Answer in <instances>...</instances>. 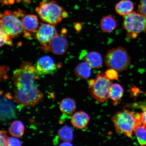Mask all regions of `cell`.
I'll list each match as a JSON object with an SVG mask.
<instances>
[{
  "mask_svg": "<svg viewBox=\"0 0 146 146\" xmlns=\"http://www.w3.org/2000/svg\"><path fill=\"white\" fill-rule=\"evenodd\" d=\"M6 131H1L0 132L1 146H8V140L9 137L7 136Z\"/></svg>",
  "mask_w": 146,
  "mask_h": 146,
  "instance_id": "obj_24",
  "label": "cell"
},
{
  "mask_svg": "<svg viewBox=\"0 0 146 146\" xmlns=\"http://www.w3.org/2000/svg\"><path fill=\"white\" fill-rule=\"evenodd\" d=\"M85 60L91 68H98L103 65V59L101 54L96 51H91L88 53L85 56Z\"/></svg>",
  "mask_w": 146,
  "mask_h": 146,
  "instance_id": "obj_13",
  "label": "cell"
},
{
  "mask_svg": "<svg viewBox=\"0 0 146 146\" xmlns=\"http://www.w3.org/2000/svg\"><path fill=\"white\" fill-rule=\"evenodd\" d=\"M25 126L22 122L19 120H16L11 123L9 128L10 134L14 137H21L24 133Z\"/></svg>",
  "mask_w": 146,
  "mask_h": 146,
  "instance_id": "obj_19",
  "label": "cell"
},
{
  "mask_svg": "<svg viewBox=\"0 0 146 146\" xmlns=\"http://www.w3.org/2000/svg\"><path fill=\"white\" fill-rule=\"evenodd\" d=\"M59 108L60 111L63 113L68 115L72 114L76 110V104L72 98H64L60 103Z\"/></svg>",
  "mask_w": 146,
  "mask_h": 146,
  "instance_id": "obj_17",
  "label": "cell"
},
{
  "mask_svg": "<svg viewBox=\"0 0 146 146\" xmlns=\"http://www.w3.org/2000/svg\"><path fill=\"white\" fill-rule=\"evenodd\" d=\"M91 68L90 65L85 61L81 62L74 69V74L76 77L79 79H87L91 76Z\"/></svg>",
  "mask_w": 146,
  "mask_h": 146,
  "instance_id": "obj_15",
  "label": "cell"
},
{
  "mask_svg": "<svg viewBox=\"0 0 146 146\" xmlns=\"http://www.w3.org/2000/svg\"><path fill=\"white\" fill-rule=\"evenodd\" d=\"M41 50L48 51L57 55H62L66 52L68 47L67 40L59 35L56 36L45 46H39Z\"/></svg>",
  "mask_w": 146,
  "mask_h": 146,
  "instance_id": "obj_10",
  "label": "cell"
},
{
  "mask_svg": "<svg viewBox=\"0 0 146 146\" xmlns=\"http://www.w3.org/2000/svg\"><path fill=\"white\" fill-rule=\"evenodd\" d=\"M25 12L20 9L14 11L7 10L1 14V27L11 38L17 37L21 35L24 29L19 18L25 16Z\"/></svg>",
  "mask_w": 146,
  "mask_h": 146,
  "instance_id": "obj_4",
  "label": "cell"
},
{
  "mask_svg": "<svg viewBox=\"0 0 146 146\" xmlns=\"http://www.w3.org/2000/svg\"><path fill=\"white\" fill-rule=\"evenodd\" d=\"M15 137H9L8 146H21L22 143L21 141Z\"/></svg>",
  "mask_w": 146,
  "mask_h": 146,
  "instance_id": "obj_25",
  "label": "cell"
},
{
  "mask_svg": "<svg viewBox=\"0 0 146 146\" xmlns=\"http://www.w3.org/2000/svg\"><path fill=\"white\" fill-rule=\"evenodd\" d=\"M10 36L7 33L3 28L1 27V46L5 44L9 46H13Z\"/></svg>",
  "mask_w": 146,
  "mask_h": 146,
  "instance_id": "obj_22",
  "label": "cell"
},
{
  "mask_svg": "<svg viewBox=\"0 0 146 146\" xmlns=\"http://www.w3.org/2000/svg\"><path fill=\"white\" fill-rule=\"evenodd\" d=\"M134 132L140 145H146V126L144 124H139L137 127Z\"/></svg>",
  "mask_w": 146,
  "mask_h": 146,
  "instance_id": "obj_21",
  "label": "cell"
},
{
  "mask_svg": "<svg viewBox=\"0 0 146 146\" xmlns=\"http://www.w3.org/2000/svg\"><path fill=\"white\" fill-rule=\"evenodd\" d=\"M58 134L60 139L63 141L70 142L73 139L72 129L68 126L64 125L58 131Z\"/></svg>",
  "mask_w": 146,
  "mask_h": 146,
  "instance_id": "obj_20",
  "label": "cell"
},
{
  "mask_svg": "<svg viewBox=\"0 0 146 146\" xmlns=\"http://www.w3.org/2000/svg\"><path fill=\"white\" fill-rule=\"evenodd\" d=\"M112 120L117 132L129 137L132 136L137 127L142 123L140 113H134L126 109L117 112Z\"/></svg>",
  "mask_w": 146,
  "mask_h": 146,
  "instance_id": "obj_2",
  "label": "cell"
},
{
  "mask_svg": "<svg viewBox=\"0 0 146 146\" xmlns=\"http://www.w3.org/2000/svg\"><path fill=\"white\" fill-rule=\"evenodd\" d=\"M139 6L146 8V0H140V3Z\"/></svg>",
  "mask_w": 146,
  "mask_h": 146,
  "instance_id": "obj_29",
  "label": "cell"
},
{
  "mask_svg": "<svg viewBox=\"0 0 146 146\" xmlns=\"http://www.w3.org/2000/svg\"><path fill=\"white\" fill-rule=\"evenodd\" d=\"M131 60L127 50L120 46L108 51L105 55L104 62L108 68L121 72L127 68L130 64Z\"/></svg>",
  "mask_w": 146,
  "mask_h": 146,
  "instance_id": "obj_5",
  "label": "cell"
},
{
  "mask_svg": "<svg viewBox=\"0 0 146 146\" xmlns=\"http://www.w3.org/2000/svg\"><path fill=\"white\" fill-rule=\"evenodd\" d=\"M60 146H71L72 145L70 142L64 141L63 143H61L60 145Z\"/></svg>",
  "mask_w": 146,
  "mask_h": 146,
  "instance_id": "obj_30",
  "label": "cell"
},
{
  "mask_svg": "<svg viewBox=\"0 0 146 146\" xmlns=\"http://www.w3.org/2000/svg\"><path fill=\"white\" fill-rule=\"evenodd\" d=\"M36 33V39L43 46H47L53 38L59 35L55 25L49 23H40Z\"/></svg>",
  "mask_w": 146,
  "mask_h": 146,
  "instance_id": "obj_9",
  "label": "cell"
},
{
  "mask_svg": "<svg viewBox=\"0 0 146 146\" xmlns=\"http://www.w3.org/2000/svg\"><path fill=\"white\" fill-rule=\"evenodd\" d=\"M134 8L133 3L130 0H121L115 6V10L117 13L124 16L132 12Z\"/></svg>",
  "mask_w": 146,
  "mask_h": 146,
  "instance_id": "obj_14",
  "label": "cell"
},
{
  "mask_svg": "<svg viewBox=\"0 0 146 146\" xmlns=\"http://www.w3.org/2000/svg\"><path fill=\"white\" fill-rule=\"evenodd\" d=\"M21 1V0H17V2H20ZM23 1L27 3H30V0H23Z\"/></svg>",
  "mask_w": 146,
  "mask_h": 146,
  "instance_id": "obj_31",
  "label": "cell"
},
{
  "mask_svg": "<svg viewBox=\"0 0 146 146\" xmlns=\"http://www.w3.org/2000/svg\"><path fill=\"white\" fill-rule=\"evenodd\" d=\"M112 81L105 74L98 73L94 79L90 80L88 85L91 95L96 101L103 103L109 97L108 94Z\"/></svg>",
  "mask_w": 146,
  "mask_h": 146,
  "instance_id": "obj_6",
  "label": "cell"
},
{
  "mask_svg": "<svg viewBox=\"0 0 146 146\" xmlns=\"http://www.w3.org/2000/svg\"><path fill=\"white\" fill-rule=\"evenodd\" d=\"M0 2L2 6H4L13 4L15 0H0Z\"/></svg>",
  "mask_w": 146,
  "mask_h": 146,
  "instance_id": "obj_27",
  "label": "cell"
},
{
  "mask_svg": "<svg viewBox=\"0 0 146 146\" xmlns=\"http://www.w3.org/2000/svg\"><path fill=\"white\" fill-rule=\"evenodd\" d=\"M140 108L142 110L146 108V101L144 102L143 103H141L140 105L139 106Z\"/></svg>",
  "mask_w": 146,
  "mask_h": 146,
  "instance_id": "obj_28",
  "label": "cell"
},
{
  "mask_svg": "<svg viewBox=\"0 0 146 146\" xmlns=\"http://www.w3.org/2000/svg\"><path fill=\"white\" fill-rule=\"evenodd\" d=\"M38 76L32 63L25 62L13 72L14 99L23 107H33L43 97L35 85Z\"/></svg>",
  "mask_w": 146,
  "mask_h": 146,
  "instance_id": "obj_1",
  "label": "cell"
},
{
  "mask_svg": "<svg viewBox=\"0 0 146 146\" xmlns=\"http://www.w3.org/2000/svg\"><path fill=\"white\" fill-rule=\"evenodd\" d=\"M117 27V23L116 19L111 15L105 16L100 21V28L104 32H112Z\"/></svg>",
  "mask_w": 146,
  "mask_h": 146,
  "instance_id": "obj_16",
  "label": "cell"
},
{
  "mask_svg": "<svg viewBox=\"0 0 146 146\" xmlns=\"http://www.w3.org/2000/svg\"><path fill=\"white\" fill-rule=\"evenodd\" d=\"M24 29L27 33H36L39 22L36 16L33 14H27L21 19Z\"/></svg>",
  "mask_w": 146,
  "mask_h": 146,
  "instance_id": "obj_11",
  "label": "cell"
},
{
  "mask_svg": "<svg viewBox=\"0 0 146 146\" xmlns=\"http://www.w3.org/2000/svg\"><path fill=\"white\" fill-rule=\"evenodd\" d=\"M143 112L140 113L141 123L146 126V108L142 110Z\"/></svg>",
  "mask_w": 146,
  "mask_h": 146,
  "instance_id": "obj_26",
  "label": "cell"
},
{
  "mask_svg": "<svg viewBox=\"0 0 146 146\" xmlns=\"http://www.w3.org/2000/svg\"><path fill=\"white\" fill-rule=\"evenodd\" d=\"M90 117L86 113L82 111L74 113L71 118V121L72 125L75 127L83 129L87 127Z\"/></svg>",
  "mask_w": 146,
  "mask_h": 146,
  "instance_id": "obj_12",
  "label": "cell"
},
{
  "mask_svg": "<svg viewBox=\"0 0 146 146\" xmlns=\"http://www.w3.org/2000/svg\"><path fill=\"white\" fill-rule=\"evenodd\" d=\"M34 67L38 77L54 74L58 68V65L53 60L47 56L40 58Z\"/></svg>",
  "mask_w": 146,
  "mask_h": 146,
  "instance_id": "obj_8",
  "label": "cell"
},
{
  "mask_svg": "<svg viewBox=\"0 0 146 146\" xmlns=\"http://www.w3.org/2000/svg\"><path fill=\"white\" fill-rule=\"evenodd\" d=\"M35 11L42 21L54 25L61 22L63 18L68 16L63 7L54 0L42 1L39 6L36 7Z\"/></svg>",
  "mask_w": 146,
  "mask_h": 146,
  "instance_id": "obj_3",
  "label": "cell"
},
{
  "mask_svg": "<svg viewBox=\"0 0 146 146\" xmlns=\"http://www.w3.org/2000/svg\"><path fill=\"white\" fill-rule=\"evenodd\" d=\"M105 74L111 81L117 79L118 77V71L113 68H109L107 69L106 71Z\"/></svg>",
  "mask_w": 146,
  "mask_h": 146,
  "instance_id": "obj_23",
  "label": "cell"
},
{
  "mask_svg": "<svg viewBox=\"0 0 146 146\" xmlns=\"http://www.w3.org/2000/svg\"><path fill=\"white\" fill-rule=\"evenodd\" d=\"M123 89L119 84H111L109 91V98L116 104L123 96Z\"/></svg>",
  "mask_w": 146,
  "mask_h": 146,
  "instance_id": "obj_18",
  "label": "cell"
},
{
  "mask_svg": "<svg viewBox=\"0 0 146 146\" xmlns=\"http://www.w3.org/2000/svg\"><path fill=\"white\" fill-rule=\"evenodd\" d=\"M123 26L130 38H135L138 34L146 32V17L141 13L132 12L124 16Z\"/></svg>",
  "mask_w": 146,
  "mask_h": 146,
  "instance_id": "obj_7",
  "label": "cell"
}]
</instances>
